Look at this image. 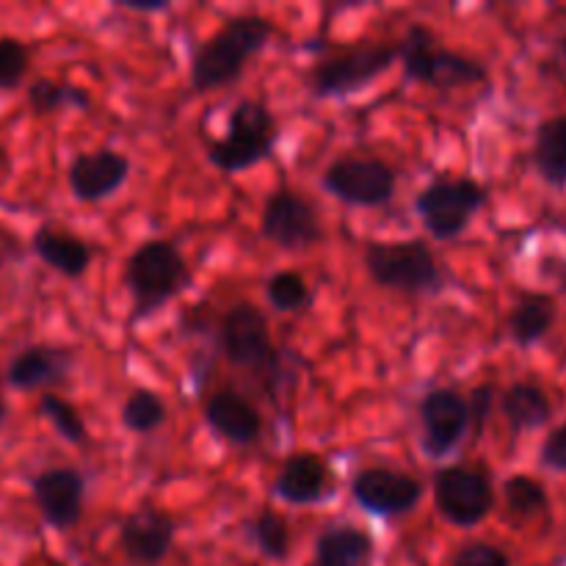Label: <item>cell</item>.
<instances>
[{"label":"cell","instance_id":"obj_1","mask_svg":"<svg viewBox=\"0 0 566 566\" xmlns=\"http://www.w3.org/2000/svg\"><path fill=\"white\" fill-rule=\"evenodd\" d=\"M271 36H274V22L260 14H241L227 20L224 28L205 39L193 53V92L208 94L241 81L249 61L269 48Z\"/></svg>","mask_w":566,"mask_h":566},{"label":"cell","instance_id":"obj_2","mask_svg":"<svg viewBox=\"0 0 566 566\" xmlns=\"http://www.w3.org/2000/svg\"><path fill=\"white\" fill-rule=\"evenodd\" d=\"M191 282L186 258L177 243L153 238L144 241L125 263V287L133 298V321H147L175 302Z\"/></svg>","mask_w":566,"mask_h":566},{"label":"cell","instance_id":"obj_3","mask_svg":"<svg viewBox=\"0 0 566 566\" xmlns=\"http://www.w3.org/2000/svg\"><path fill=\"white\" fill-rule=\"evenodd\" d=\"M363 263L370 280L385 291L407 293V296H437L446 287V274L434 252L420 238L368 243Z\"/></svg>","mask_w":566,"mask_h":566},{"label":"cell","instance_id":"obj_4","mask_svg":"<svg viewBox=\"0 0 566 566\" xmlns=\"http://www.w3.org/2000/svg\"><path fill=\"white\" fill-rule=\"evenodd\" d=\"M276 122L260 99H241L230 111L227 133L208 147V160L224 175L249 171L274 155Z\"/></svg>","mask_w":566,"mask_h":566},{"label":"cell","instance_id":"obj_5","mask_svg":"<svg viewBox=\"0 0 566 566\" xmlns=\"http://www.w3.org/2000/svg\"><path fill=\"white\" fill-rule=\"evenodd\" d=\"M398 59L407 81L451 92V88L475 86L486 81V66L470 55L440 48L434 33L426 25H409L407 36L398 42Z\"/></svg>","mask_w":566,"mask_h":566},{"label":"cell","instance_id":"obj_6","mask_svg":"<svg viewBox=\"0 0 566 566\" xmlns=\"http://www.w3.org/2000/svg\"><path fill=\"white\" fill-rule=\"evenodd\" d=\"M398 61V44L392 42H357L335 55H326L310 70L307 86L313 97H348L379 81Z\"/></svg>","mask_w":566,"mask_h":566},{"label":"cell","instance_id":"obj_7","mask_svg":"<svg viewBox=\"0 0 566 566\" xmlns=\"http://www.w3.org/2000/svg\"><path fill=\"white\" fill-rule=\"evenodd\" d=\"M486 188L470 177L459 180H434L415 199V213L423 221L426 232L434 241H457L470 227L475 213L486 208Z\"/></svg>","mask_w":566,"mask_h":566},{"label":"cell","instance_id":"obj_8","mask_svg":"<svg viewBox=\"0 0 566 566\" xmlns=\"http://www.w3.org/2000/svg\"><path fill=\"white\" fill-rule=\"evenodd\" d=\"M321 188L352 208H385L398 191V175L379 158L346 155L326 166Z\"/></svg>","mask_w":566,"mask_h":566},{"label":"cell","instance_id":"obj_9","mask_svg":"<svg viewBox=\"0 0 566 566\" xmlns=\"http://www.w3.org/2000/svg\"><path fill=\"white\" fill-rule=\"evenodd\" d=\"M221 348L227 359L238 368L254 374H276L282 368L280 352L271 340V326L263 310L252 302H241L230 307L221 321Z\"/></svg>","mask_w":566,"mask_h":566},{"label":"cell","instance_id":"obj_10","mask_svg":"<svg viewBox=\"0 0 566 566\" xmlns=\"http://www.w3.org/2000/svg\"><path fill=\"white\" fill-rule=\"evenodd\" d=\"M260 235L282 252H304L324 241V227L315 205L293 188H276L265 199Z\"/></svg>","mask_w":566,"mask_h":566},{"label":"cell","instance_id":"obj_11","mask_svg":"<svg viewBox=\"0 0 566 566\" xmlns=\"http://www.w3.org/2000/svg\"><path fill=\"white\" fill-rule=\"evenodd\" d=\"M437 512L457 528H473L484 523L495 509V486L484 470L442 468L434 473Z\"/></svg>","mask_w":566,"mask_h":566},{"label":"cell","instance_id":"obj_12","mask_svg":"<svg viewBox=\"0 0 566 566\" xmlns=\"http://www.w3.org/2000/svg\"><path fill=\"white\" fill-rule=\"evenodd\" d=\"M426 486L398 470L368 468L352 481V497L370 517H403L423 501Z\"/></svg>","mask_w":566,"mask_h":566},{"label":"cell","instance_id":"obj_13","mask_svg":"<svg viewBox=\"0 0 566 566\" xmlns=\"http://www.w3.org/2000/svg\"><path fill=\"white\" fill-rule=\"evenodd\" d=\"M423 420V451L431 459L451 457L470 431L468 398L451 387L431 390L420 403Z\"/></svg>","mask_w":566,"mask_h":566},{"label":"cell","instance_id":"obj_14","mask_svg":"<svg viewBox=\"0 0 566 566\" xmlns=\"http://www.w3.org/2000/svg\"><path fill=\"white\" fill-rule=\"evenodd\" d=\"M33 501L44 523L55 531L75 528L83 520V503H86V481L77 470L53 468L44 470L31 484Z\"/></svg>","mask_w":566,"mask_h":566},{"label":"cell","instance_id":"obj_15","mask_svg":"<svg viewBox=\"0 0 566 566\" xmlns=\"http://www.w3.org/2000/svg\"><path fill=\"white\" fill-rule=\"evenodd\" d=\"M130 177V160L116 149H92L75 155L70 166V191L77 202L97 205L114 197Z\"/></svg>","mask_w":566,"mask_h":566},{"label":"cell","instance_id":"obj_16","mask_svg":"<svg viewBox=\"0 0 566 566\" xmlns=\"http://www.w3.org/2000/svg\"><path fill=\"white\" fill-rule=\"evenodd\" d=\"M177 523L171 514L155 506H142L122 523V551L138 566H158L175 545Z\"/></svg>","mask_w":566,"mask_h":566},{"label":"cell","instance_id":"obj_17","mask_svg":"<svg viewBox=\"0 0 566 566\" xmlns=\"http://www.w3.org/2000/svg\"><path fill=\"white\" fill-rule=\"evenodd\" d=\"M274 495L287 506H315L332 495V470L315 453H296L285 459L276 473Z\"/></svg>","mask_w":566,"mask_h":566},{"label":"cell","instance_id":"obj_18","mask_svg":"<svg viewBox=\"0 0 566 566\" xmlns=\"http://www.w3.org/2000/svg\"><path fill=\"white\" fill-rule=\"evenodd\" d=\"M75 354L64 346H31L17 354L6 368V381L14 390H42L70 381Z\"/></svg>","mask_w":566,"mask_h":566},{"label":"cell","instance_id":"obj_19","mask_svg":"<svg viewBox=\"0 0 566 566\" xmlns=\"http://www.w3.org/2000/svg\"><path fill=\"white\" fill-rule=\"evenodd\" d=\"M205 420L210 431L230 446L247 448L263 434V418L258 409L235 390H219L205 403Z\"/></svg>","mask_w":566,"mask_h":566},{"label":"cell","instance_id":"obj_20","mask_svg":"<svg viewBox=\"0 0 566 566\" xmlns=\"http://www.w3.org/2000/svg\"><path fill=\"white\" fill-rule=\"evenodd\" d=\"M33 252L66 280H81L94 260L92 247L86 241L70 235V232L50 230V227H42L33 235Z\"/></svg>","mask_w":566,"mask_h":566},{"label":"cell","instance_id":"obj_21","mask_svg":"<svg viewBox=\"0 0 566 566\" xmlns=\"http://www.w3.org/2000/svg\"><path fill=\"white\" fill-rule=\"evenodd\" d=\"M501 409L514 434L542 429L553 418L551 396L539 385H534V381H517V385L509 387L501 396Z\"/></svg>","mask_w":566,"mask_h":566},{"label":"cell","instance_id":"obj_22","mask_svg":"<svg viewBox=\"0 0 566 566\" xmlns=\"http://www.w3.org/2000/svg\"><path fill=\"white\" fill-rule=\"evenodd\" d=\"M556 324V302L545 293H525L509 313V335L520 348H534Z\"/></svg>","mask_w":566,"mask_h":566},{"label":"cell","instance_id":"obj_23","mask_svg":"<svg viewBox=\"0 0 566 566\" xmlns=\"http://www.w3.org/2000/svg\"><path fill=\"white\" fill-rule=\"evenodd\" d=\"M534 166L547 186L566 188V114L536 127Z\"/></svg>","mask_w":566,"mask_h":566},{"label":"cell","instance_id":"obj_24","mask_svg":"<svg viewBox=\"0 0 566 566\" xmlns=\"http://www.w3.org/2000/svg\"><path fill=\"white\" fill-rule=\"evenodd\" d=\"M374 553V539L354 525H335L315 542L318 566H363Z\"/></svg>","mask_w":566,"mask_h":566},{"label":"cell","instance_id":"obj_25","mask_svg":"<svg viewBox=\"0 0 566 566\" xmlns=\"http://www.w3.org/2000/svg\"><path fill=\"white\" fill-rule=\"evenodd\" d=\"M28 103H31V111L36 116L59 114L64 108H92V99H88V94L83 88L70 86V83L50 81V77H39V81L31 83V88H28Z\"/></svg>","mask_w":566,"mask_h":566},{"label":"cell","instance_id":"obj_26","mask_svg":"<svg viewBox=\"0 0 566 566\" xmlns=\"http://www.w3.org/2000/svg\"><path fill=\"white\" fill-rule=\"evenodd\" d=\"M169 412L158 392L133 390L122 403V426L133 434H153L166 423Z\"/></svg>","mask_w":566,"mask_h":566},{"label":"cell","instance_id":"obj_27","mask_svg":"<svg viewBox=\"0 0 566 566\" xmlns=\"http://www.w3.org/2000/svg\"><path fill=\"white\" fill-rule=\"evenodd\" d=\"M265 296H269L271 307L276 313L287 315L307 313L315 302L310 282L302 274H296V271H276L269 280V285H265Z\"/></svg>","mask_w":566,"mask_h":566},{"label":"cell","instance_id":"obj_28","mask_svg":"<svg viewBox=\"0 0 566 566\" xmlns=\"http://www.w3.org/2000/svg\"><path fill=\"white\" fill-rule=\"evenodd\" d=\"M503 501H506L509 514L514 520H534L551 506V497L547 490L531 475H512V479L503 484Z\"/></svg>","mask_w":566,"mask_h":566},{"label":"cell","instance_id":"obj_29","mask_svg":"<svg viewBox=\"0 0 566 566\" xmlns=\"http://www.w3.org/2000/svg\"><path fill=\"white\" fill-rule=\"evenodd\" d=\"M249 536L271 562H285L287 553H291V528H287L285 517H280L276 512H260L249 523Z\"/></svg>","mask_w":566,"mask_h":566},{"label":"cell","instance_id":"obj_30","mask_svg":"<svg viewBox=\"0 0 566 566\" xmlns=\"http://www.w3.org/2000/svg\"><path fill=\"white\" fill-rule=\"evenodd\" d=\"M39 412L55 429V434L61 440H66L70 446H86L88 442V429L83 423V418L77 415V409L70 401H64L55 392H44L42 401H39Z\"/></svg>","mask_w":566,"mask_h":566},{"label":"cell","instance_id":"obj_31","mask_svg":"<svg viewBox=\"0 0 566 566\" xmlns=\"http://www.w3.org/2000/svg\"><path fill=\"white\" fill-rule=\"evenodd\" d=\"M28 64H31V53H28V48L20 39H0V92L20 86L28 72Z\"/></svg>","mask_w":566,"mask_h":566},{"label":"cell","instance_id":"obj_32","mask_svg":"<svg viewBox=\"0 0 566 566\" xmlns=\"http://www.w3.org/2000/svg\"><path fill=\"white\" fill-rule=\"evenodd\" d=\"M453 566H512V558L495 545L486 542H473V545L462 547Z\"/></svg>","mask_w":566,"mask_h":566},{"label":"cell","instance_id":"obj_33","mask_svg":"<svg viewBox=\"0 0 566 566\" xmlns=\"http://www.w3.org/2000/svg\"><path fill=\"white\" fill-rule=\"evenodd\" d=\"M492 403H495V387L492 385H479L468 398V409H470V429L473 434H481L492 415Z\"/></svg>","mask_w":566,"mask_h":566},{"label":"cell","instance_id":"obj_34","mask_svg":"<svg viewBox=\"0 0 566 566\" xmlns=\"http://www.w3.org/2000/svg\"><path fill=\"white\" fill-rule=\"evenodd\" d=\"M539 464L553 470V473H566V423L547 434L545 446L539 451Z\"/></svg>","mask_w":566,"mask_h":566},{"label":"cell","instance_id":"obj_35","mask_svg":"<svg viewBox=\"0 0 566 566\" xmlns=\"http://www.w3.org/2000/svg\"><path fill=\"white\" fill-rule=\"evenodd\" d=\"M119 9L138 11V14H158V11L169 9V0H147V3H138V0H122Z\"/></svg>","mask_w":566,"mask_h":566},{"label":"cell","instance_id":"obj_36","mask_svg":"<svg viewBox=\"0 0 566 566\" xmlns=\"http://www.w3.org/2000/svg\"><path fill=\"white\" fill-rule=\"evenodd\" d=\"M551 271L556 274V280L562 282V287L566 291V260H551Z\"/></svg>","mask_w":566,"mask_h":566},{"label":"cell","instance_id":"obj_37","mask_svg":"<svg viewBox=\"0 0 566 566\" xmlns=\"http://www.w3.org/2000/svg\"><path fill=\"white\" fill-rule=\"evenodd\" d=\"M3 420H6V403L3 398H0V429H3Z\"/></svg>","mask_w":566,"mask_h":566},{"label":"cell","instance_id":"obj_38","mask_svg":"<svg viewBox=\"0 0 566 566\" xmlns=\"http://www.w3.org/2000/svg\"><path fill=\"white\" fill-rule=\"evenodd\" d=\"M558 50H562V61H564V66H566V36L562 39V48H558Z\"/></svg>","mask_w":566,"mask_h":566},{"label":"cell","instance_id":"obj_39","mask_svg":"<svg viewBox=\"0 0 566 566\" xmlns=\"http://www.w3.org/2000/svg\"><path fill=\"white\" fill-rule=\"evenodd\" d=\"M0 166H3V147H0Z\"/></svg>","mask_w":566,"mask_h":566}]
</instances>
